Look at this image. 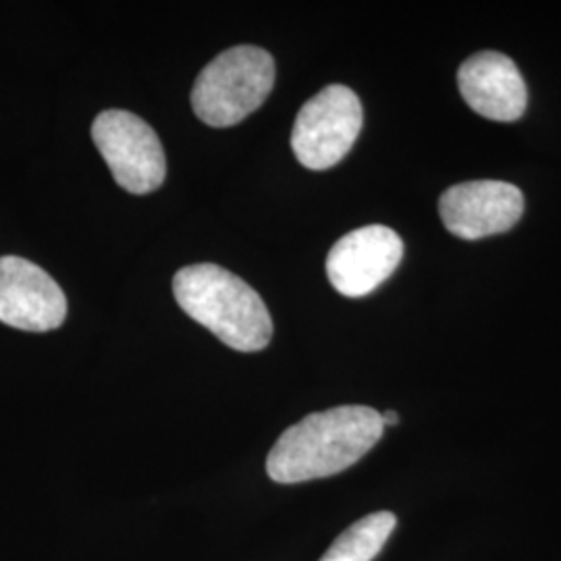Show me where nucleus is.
<instances>
[{
  "mask_svg": "<svg viewBox=\"0 0 561 561\" xmlns=\"http://www.w3.org/2000/svg\"><path fill=\"white\" fill-rule=\"evenodd\" d=\"M381 419L385 426H396V424L400 422V416H398L393 410H387V412H382Z\"/></svg>",
  "mask_w": 561,
  "mask_h": 561,
  "instance_id": "obj_11",
  "label": "nucleus"
},
{
  "mask_svg": "<svg viewBox=\"0 0 561 561\" xmlns=\"http://www.w3.org/2000/svg\"><path fill=\"white\" fill-rule=\"evenodd\" d=\"M524 196L505 181H466L443 192L439 215L449 233L461 240H482L510 231L520 221Z\"/></svg>",
  "mask_w": 561,
  "mask_h": 561,
  "instance_id": "obj_7",
  "label": "nucleus"
},
{
  "mask_svg": "<svg viewBox=\"0 0 561 561\" xmlns=\"http://www.w3.org/2000/svg\"><path fill=\"white\" fill-rule=\"evenodd\" d=\"M396 526L398 518L391 512L364 516L341 533L321 561H373L381 553Z\"/></svg>",
  "mask_w": 561,
  "mask_h": 561,
  "instance_id": "obj_10",
  "label": "nucleus"
},
{
  "mask_svg": "<svg viewBox=\"0 0 561 561\" xmlns=\"http://www.w3.org/2000/svg\"><path fill=\"white\" fill-rule=\"evenodd\" d=\"M92 140L113 178L129 194L159 190L167 159L157 131L129 111L108 108L92 123Z\"/></svg>",
  "mask_w": 561,
  "mask_h": 561,
  "instance_id": "obj_5",
  "label": "nucleus"
},
{
  "mask_svg": "<svg viewBox=\"0 0 561 561\" xmlns=\"http://www.w3.org/2000/svg\"><path fill=\"white\" fill-rule=\"evenodd\" d=\"M381 412L368 405H337L291 424L266 458L268 477L280 484L340 474L381 442Z\"/></svg>",
  "mask_w": 561,
  "mask_h": 561,
  "instance_id": "obj_1",
  "label": "nucleus"
},
{
  "mask_svg": "<svg viewBox=\"0 0 561 561\" xmlns=\"http://www.w3.org/2000/svg\"><path fill=\"white\" fill-rule=\"evenodd\" d=\"M362 102L345 85H327L306 102L296 117L291 148L312 171L335 167L347 157L362 131Z\"/></svg>",
  "mask_w": 561,
  "mask_h": 561,
  "instance_id": "obj_4",
  "label": "nucleus"
},
{
  "mask_svg": "<svg viewBox=\"0 0 561 561\" xmlns=\"http://www.w3.org/2000/svg\"><path fill=\"white\" fill-rule=\"evenodd\" d=\"M275 85V59L241 44L210 60L192 90V108L210 127H231L261 108Z\"/></svg>",
  "mask_w": 561,
  "mask_h": 561,
  "instance_id": "obj_3",
  "label": "nucleus"
},
{
  "mask_svg": "<svg viewBox=\"0 0 561 561\" xmlns=\"http://www.w3.org/2000/svg\"><path fill=\"white\" fill-rule=\"evenodd\" d=\"M403 241L385 225H366L343 236L327 256L331 285L345 298L373 294L400 266Z\"/></svg>",
  "mask_w": 561,
  "mask_h": 561,
  "instance_id": "obj_6",
  "label": "nucleus"
},
{
  "mask_svg": "<svg viewBox=\"0 0 561 561\" xmlns=\"http://www.w3.org/2000/svg\"><path fill=\"white\" fill-rule=\"evenodd\" d=\"M67 319V298L44 268L0 256V322L32 333L55 331Z\"/></svg>",
  "mask_w": 561,
  "mask_h": 561,
  "instance_id": "obj_8",
  "label": "nucleus"
},
{
  "mask_svg": "<svg viewBox=\"0 0 561 561\" xmlns=\"http://www.w3.org/2000/svg\"><path fill=\"white\" fill-rule=\"evenodd\" d=\"M173 294L187 317L238 352H261L273 337V319L259 291L219 264L181 268Z\"/></svg>",
  "mask_w": 561,
  "mask_h": 561,
  "instance_id": "obj_2",
  "label": "nucleus"
},
{
  "mask_svg": "<svg viewBox=\"0 0 561 561\" xmlns=\"http://www.w3.org/2000/svg\"><path fill=\"white\" fill-rule=\"evenodd\" d=\"M461 99L484 119L512 123L526 111L528 92L516 62L502 53H479L458 71Z\"/></svg>",
  "mask_w": 561,
  "mask_h": 561,
  "instance_id": "obj_9",
  "label": "nucleus"
}]
</instances>
